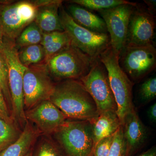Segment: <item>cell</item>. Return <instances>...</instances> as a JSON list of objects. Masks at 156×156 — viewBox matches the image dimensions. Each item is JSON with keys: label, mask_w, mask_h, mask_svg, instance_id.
<instances>
[{"label": "cell", "mask_w": 156, "mask_h": 156, "mask_svg": "<svg viewBox=\"0 0 156 156\" xmlns=\"http://www.w3.org/2000/svg\"><path fill=\"white\" fill-rule=\"evenodd\" d=\"M114 135L101 140L94 147L93 156H108L111 147Z\"/></svg>", "instance_id": "83f0119b"}, {"label": "cell", "mask_w": 156, "mask_h": 156, "mask_svg": "<svg viewBox=\"0 0 156 156\" xmlns=\"http://www.w3.org/2000/svg\"><path fill=\"white\" fill-rule=\"evenodd\" d=\"M119 53L110 46L101 53L98 58L107 71L109 82L117 105L116 113L121 122L126 115L134 109L132 101L134 83L119 63Z\"/></svg>", "instance_id": "3957f363"}, {"label": "cell", "mask_w": 156, "mask_h": 156, "mask_svg": "<svg viewBox=\"0 0 156 156\" xmlns=\"http://www.w3.org/2000/svg\"><path fill=\"white\" fill-rule=\"evenodd\" d=\"M136 156H156V147H152L148 150Z\"/></svg>", "instance_id": "4dcf8cb0"}, {"label": "cell", "mask_w": 156, "mask_h": 156, "mask_svg": "<svg viewBox=\"0 0 156 156\" xmlns=\"http://www.w3.org/2000/svg\"><path fill=\"white\" fill-rule=\"evenodd\" d=\"M63 1L43 0L37 8L35 22L43 33L64 31L59 17V10Z\"/></svg>", "instance_id": "9a60e30c"}, {"label": "cell", "mask_w": 156, "mask_h": 156, "mask_svg": "<svg viewBox=\"0 0 156 156\" xmlns=\"http://www.w3.org/2000/svg\"><path fill=\"white\" fill-rule=\"evenodd\" d=\"M59 14L62 27L70 38L72 44L93 59H98L101 53L110 46L108 34L95 32L79 25L62 6Z\"/></svg>", "instance_id": "52a82bcc"}, {"label": "cell", "mask_w": 156, "mask_h": 156, "mask_svg": "<svg viewBox=\"0 0 156 156\" xmlns=\"http://www.w3.org/2000/svg\"><path fill=\"white\" fill-rule=\"evenodd\" d=\"M147 115L150 121L152 123L156 122V104L154 103L151 105L148 110Z\"/></svg>", "instance_id": "f546056e"}, {"label": "cell", "mask_w": 156, "mask_h": 156, "mask_svg": "<svg viewBox=\"0 0 156 156\" xmlns=\"http://www.w3.org/2000/svg\"><path fill=\"white\" fill-rule=\"evenodd\" d=\"M43 33L34 21L23 30L15 39V46L18 50L26 46L38 44L41 42Z\"/></svg>", "instance_id": "7402d4cb"}, {"label": "cell", "mask_w": 156, "mask_h": 156, "mask_svg": "<svg viewBox=\"0 0 156 156\" xmlns=\"http://www.w3.org/2000/svg\"><path fill=\"white\" fill-rule=\"evenodd\" d=\"M127 147L123 127L121 125L114 135L113 140L108 156H126Z\"/></svg>", "instance_id": "484cf974"}, {"label": "cell", "mask_w": 156, "mask_h": 156, "mask_svg": "<svg viewBox=\"0 0 156 156\" xmlns=\"http://www.w3.org/2000/svg\"><path fill=\"white\" fill-rule=\"evenodd\" d=\"M127 155L132 156L143 146L148 137L147 128L135 109L126 115L122 123Z\"/></svg>", "instance_id": "5bb4252c"}, {"label": "cell", "mask_w": 156, "mask_h": 156, "mask_svg": "<svg viewBox=\"0 0 156 156\" xmlns=\"http://www.w3.org/2000/svg\"><path fill=\"white\" fill-rule=\"evenodd\" d=\"M121 125L116 112L108 111L100 113L92 123L95 145L101 140L114 134Z\"/></svg>", "instance_id": "ac0fdd59"}, {"label": "cell", "mask_w": 156, "mask_h": 156, "mask_svg": "<svg viewBox=\"0 0 156 156\" xmlns=\"http://www.w3.org/2000/svg\"><path fill=\"white\" fill-rule=\"evenodd\" d=\"M51 136L67 156H93L95 144L89 121L67 119Z\"/></svg>", "instance_id": "277c9868"}, {"label": "cell", "mask_w": 156, "mask_h": 156, "mask_svg": "<svg viewBox=\"0 0 156 156\" xmlns=\"http://www.w3.org/2000/svg\"><path fill=\"white\" fill-rule=\"evenodd\" d=\"M32 149H31L24 156H32Z\"/></svg>", "instance_id": "d6a6232c"}, {"label": "cell", "mask_w": 156, "mask_h": 156, "mask_svg": "<svg viewBox=\"0 0 156 156\" xmlns=\"http://www.w3.org/2000/svg\"><path fill=\"white\" fill-rule=\"evenodd\" d=\"M0 117L8 122L15 123L12 119L5 99L2 90L0 89Z\"/></svg>", "instance_id": "f1b7e54d"}, {"label": "cell", "mask_w": 156, "mask_h": 156, "mask_svg": "<svg viewBox=\"0 0 156 156\" xmlns=\"http://www.w3.org/2000/svg\"><path fill=\"white\" fill-rule=\"evenodd\" d=\"M66 11L75 22L89 30L101 34H108L106 26L101 17L76 4L66 5Z\"/></svg>", "instance_id": "2e32d148"}, {"label": "cell", "mask_w": 156, "mask_h": 156, "mask_svg": "<svg viewBox=\"0 0 156 156\" xmlns=\"http://www.w3.org/2000/svg\"><path fill=\"white\" fill-rule=\"evenodd\" d=\"M139 94L144 102H148L156 97V78L152 77L144 81L139 88Z\"/></svg>", "instance_id": "4316f807"}, {"label": "cell", "mask_w": 156, "mask_h": 156, "mask_svg": "<svg viewBox=\"0 0 156 156\" xmlns=\"http://www.w3.org/2000/svg\"><path fill=\"white\" fill-rule=\"evenodd\" d=\"M49 100L68 119L92 123L99 115L95 101L79 80H65L56 83Z\"/></svg>", "instance_id": "6da1fadb"}, {"label": "cell", "mask_w": 156, "mask_h": 156, "mask_svg": "<svg viewBox=\"0 0 156 156\" xmlns=\"http://www.w3.org/2000/svg\"><path fill=\"white\" fill-rule=\"evenodd\" d=\"M37 8L32 1H0V28L4 37L15 41L34 21Z\"/></svg>", "instance_id": "8992f818"}, {"label": "cell", "mask_w": 156, "mask_h": 156, "mask_svg": "<svg viewBox=\"0 0 156 156\" xmlns=\"http://www.w3.org/2000/svg\"><path fill=\"white\" fill-rule=\"evenodd\" d=\"M18 53L20 62L25 67L44 62V50L41 44L20 48Z\"/></svg>", "instance_id": "44dd1931"}, {"label": "cell", "mask_w": 156, "mask_h": 156, "mask_svg": "<svg viewBox=\"0 0 156 156\" xmlns=\"http://www.w3.org/2000/svg\"><path fill=\"white\" fill-rule=\"evenodd\" d=\"M119 63L128 77L141 80L155 69L156 48L154 44L126 45L119 55Z\"/></svg>", "instance_id": "30bf717a"}, {"label": "cell", "mask_w": 156, "mask_h": 156, "mask_svg": "<svg viewBox=\"0 0 156 156\" xmlns=\"http://www.w3.org/2000/svg\"><path fill=\"white\" fill-rule=\"evenodd\" d=\"M34 145L32 156H67L51 135H40Z\"/></svg>", "instance_id": "ffe728a7"}, {"label": "cell", "mask_w": 156, "mask_h": 156, "mask_svg": "<svg viewBox=\"0 0 156 156\" xmlns=\"http://www.w3.org/2000/svg\"><path fill=\"white\" fill-rule=\"evenodd\" d=\"M96 60L71 44L45 63L51 77L62 81L80 80L89 72Z\"/></svg>", "instance_id": "5b68a950"}, {"label": "cell", "mask_w": 156, "mask_h": 156, "mask_svg": "<svg viewBox=\"0 0 156 156\" xmlns=\"http://www.w3.org/2000/svg\"><path fill=\"white\" fill-rule=\"evenodd\" d=\"M67 2L98 11L121 5H131L135 6L137 5V3L125 0H72L67 1Z\"/></svg>", "instance_id": "cb8c5ba5"}, {"label": "cell", "mask_w": 156, "mask_h": 156, "mask_svg": "<svg viewBox=\"0 0 156 156\" xmlns=\"http://www.w3.org/2000/svg\"><path fill=\"white\" fill-rule=\"evenodd\" d=\"M40 44L44 50L45 63L52 56L72 44L68 34L63 31L43 33Z\"/></svg>", "instance_id": "d6986e66"}, {"label": "cell", "mask_w": 156, "mask_h": 156, "mask_svg": "<svg viewBox=\"0 0 156 156\" xmlns=\"http://www.w3.org/2000/svg\"><path fill=\"white\" fill-rule=\"evenodd\" d=\"M0 53L5 61L9 73V85L12 100V119L22 131L27 122L23 104V79L27 67L22 65L14 41L4 37Z\"/></svg>", "instance_id": "7a4b0ae2"}, {"label": "cell", "mask_w": 156, "mask_h": 156, "mask_svg": "<svg viewBox=\"0 0 156 156\" xmlns=\"http://www.w3.org/2000/svg\"><path fill=\"white\" fill-rule=\"evenodd\" d=\"M0 89L2 92L11 115L12 100L9 85V73L5 61L0 53ZM12 116V115H11Z\"/></svg>", "instance_id": "d4e9b609"}, {"label": "cell", "mask_w": 156, "mask_h": 156, "mask_svg": "<svg viewBox=\"0 0 156 156\" xmlns=\"http://www.w3.org/2000/svg\"><path fill=\"white\" fill-rule=\"evenodd\" d=\"M135 6L122 5L98 11L106 24L111 46L119 54L126 45L129 21Z\"/></svg>", "instance_id": "8fae6325"}, {"label": "cell", "mask_w": 156, "mask_h": 156, "mask_svg": "<svg viewBox=\"0 0 156 156\" xmlns=\"http://www.w3.org/2000/svg\"><path fill=\"white\" fill-rule=\"evenodd\" d=\"M91 95L99 114L108 111L116 112L117 105L112 92L106 68L98 58L89 72L79 80Z\"/></svg>", "instance_id": "9c48e42d"}, {"label": "cell", "mask_w": 156, "mask_h": 156, "mask_svg": "<svg viewBox=\"0 0 156 156\" xmlns=\"http://www.w3.org/2000/svg\"><path fill=\"white\" fill-rule=\"evenodd\" d=\"M155 26L154 16L151 11L136 5L129 21L126 45L154 44Z\"/></svg>", "instance_id": "7c38bea8"}, {"label": "cell", "mask_w": 156, "mask_h": 156, "mask_svg": "<svg viewBox=\"0 0 156 156\" xmlns=\"http://www.w3.org/2000/svg\"><path fill=\"white\" fill-rule=\"evenodd\" d=\"M27 120L35 125L40 134L52 135L67 119L50 100L45 101L25 111Z\"/></svg>", "instance_id": "4fadbf2b"}, {"label": "cell", "mask_w": 156, "mask_h": 156, "mask_svg": "<svg viewBox=\"0 0 156 156\" xmlns=\"http://www.w3.org/2000/svg\"><path fill=\"white\" fill-rule=\"evenodd\" d=\"M55 85L44 62L27 67L23 79L25 111L42 101L50 100Z\"/></svg>", "instance_id": "ba28073f"}, {"label": "cell", "mask_w": 156, "mask_h": 156, "mask_svg": "<svg viewBox=\"0 0 156 156\" xmlns=\"http://www.w3.org/2000/svg\"><path fill=\"white\" fill-rule=\"evenodd\" d=\"M22 132L16 124L8 122L0 117V151L15 142Z\"/></svg>", "instance_id": "603a6c76"}, {"label": "cell", "mask_w": 156, "mask_h": 156, "mask_svg": "<svg viewBox=\"0 0 156 156\" xmlns=\"http://www.w3.org/2000/svg\"><path fill=\"white\" fill-rule=\"evenodd\" d=\"M3 38H4V37H3L2 33L0 28V45L2 44V43Z\"/></svg>", "instance_id": "1f68e13d"}, {"label": "cell", "mask_w": 156, "mask_h": 156, "mask_svg": "<svg viewBox=\"0 0 156 156\" xmlns=\"http://www.w3.org/2000/svg\"><path fill=\"white\" fill-rule=\"evenodd\" d=\"M40 132L27 121L19 138L0 151V156H24L32 149Z\"/></svg>", "instance_id": "e0dca14e"}]
</instances>
